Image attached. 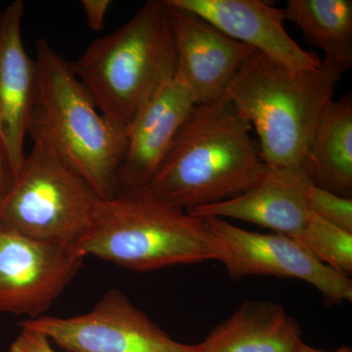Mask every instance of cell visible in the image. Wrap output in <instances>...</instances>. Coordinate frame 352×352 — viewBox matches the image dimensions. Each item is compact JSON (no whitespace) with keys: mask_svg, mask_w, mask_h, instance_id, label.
<instances>
[{"mask_svg":"<svg viewBox=\"0 0 352 352\" xmlns=\"http://www.w3.org/2000/svg\"><path fill=\"white\" fill-rule=\"evenodd\" d=\"M251 129L226 95L196 105L141 191L184 210L240 195L266 170Z\"/></svg>","mask_w":352,"mask_h":352,"instance_id":"cell-1","label":"cell"},{"mask_svg":"<svg viewBox=\"0 0 352 352\" xmlns=\"http://www.w3.org/2000/svg\"><path fill=\"white\" fill-rule=\"evenodd\" d=\"M38 85L28 136L62 157L101 200L119 193L126 129L99 111L73 63L48 41H36Z\"/></svg>","mask_w":352,"mask_h":352,"instance_id":"cell-2","label":"cell"},{"mask_svg":"<svg viewBox=\"0 0 352 352\" xmlns=\"http://www.w3.org/2000/svg\"><path fill=\"white\" fill-rule=\"evenodd\" d=\"M342 76L323 62L314 69H289L254 50L226 96L256 129L263 163L296 168L302 166Z\"/></svg>","mask_w":352,"mask_h":352,"instance_id":"cell-3","label":"cell"},{"mask_svg":"<svg viewBox=\"0 0 352 352\" xmlns=\"http://www.w3.org/2000/svg\"><path fill=\"white\" fill-rule=\"evenodd\" d=\"M73 68L99 111L127 131L175 76V41L166 0L146 2L129 22L90 44Z\"/></svg>","mask_w":352,"mask_h":352,"instance_id":"cell-4","label":"cell"},{"mask_svg":"<svg viewBox=\"0 0 352 352\" xmlns=\"http://www.w3.org/2000/svg\"><path fill=\"white\" fill-rule=\"evenodd\" d=\"M76 245L85 256L138 272L217 261L205 219L144 191L120 192L99 201Z\"/></svg>","mask_w":352,"mask_h":352,"instance_id":"cell-5","label":"cell"},{"mask_svg":"<svg viewBox=\"0 0 352 352\" xmlns=\"http://www.w3.org/2000/svg\"><path fill=\"white\" fill-rule=\"evenodd\" d=\"M100 201L62 157L34 143L0 199V226L34 239L76 245Z\"/></svg>","mask_w":352,"mask_h":352,"instance_id":"cell-6","label":"cell"},{"mask_svg":"<svg viewBox=\"0 0 352 352\" xmlns=\"http://www.w3.org/2000/svg\"><path fill=\"white\" fill-rule=\"evenodd\" d=\"M19 326L43 333L69 352H203L200 344L173 340L118 289L108 291L87 314L39 316Z\"/></svg>","mask_w":352,"mask_h":352,"instance_id":"cell-7","label":"cell"},{"mask_svg":"<svg viewBox=\"0 0 352 352\" xmlns=\"http://www.w3.org/2000/svg\"><path fill=\"white\" fill-rule=\"evenodd\" d=\"M217 261L229 276H275L302 280L320 292L325 302L352 300V282L347 275L314 258L295 240L279 233H256L219 217H206Z\"/></svg>","mask_w":352,"mask_h":352,"instance_id":"cell-8","label":"cell"},{"mask_svg":"<svg viewBox=\"0 0 352 352\" xmlns=\"http://www.w3.org/2000/svg\"><path fill=\"white\" fill-rule=\"evenodd\" d=\"M76 245L28 237L0 226V312L41 316L82 268Z\"/></svg>","mask_w":352,"mask_h":352,"instance_id":"cell-9","label":"cell"},{"mask_svg":"<svg viewBox=\"0 0 352 352\" xmlns=\"http://www.w3.org/2000/svg\"><path fill=\"white\" fill-rule=\"evenodd\" d=\"M168 6L175 41L176 76L195 105L221 98L254 48L226 36L191 11Z\"/></svg>","mask_w":352,"mask_h":352,"instance_id":"cell-10","label":"cell"},{"mask_svg":"<svg viewBox=\"0 0 352 352\" xmlns=\"http://www.w3.org/2000/svg\"><path fill=\"white\" fill-rule=\"evenodd\" d=\"M24 11V2L15 0L0 13V134L13 179L27 156L25 140L38 85L36 59L23 43Z\"/></svg>","mask_w":352,"mask_h":352,"instance_id":"cell-11","label":"cell"},{"mask_svg":"<svg viewBox=\"0 0 352 352\" xmlns=\"http://www.w3.org/2000/svg\"><path fill=\"white\" fill-rule=\"evenodd\" d=\"M200 16L219 31L292 69H314L322 61L303 50L284 27L283 9L261 0H166Z\"/></svg>","mask_w":352,"mask_h":352,"instance_id":"cell-12","label":"cell"},{"mask_svg":"<svg viewBox=\"0 0 352 352\" xmlns=\"http://www.w3.org/2000/svg\"><path fill=\"white\" fill-rule=\"evenodd\" d=\"M195 106L175 74L127 129L120 192L141 191L149 184Z\"/></svg>","mask_w":352,"mask_h":352,"instance_id":"cell-13","label":"cell"},{"mask_svg":"<svg viewBox=\"0 0 352 352\" xmlns=\"http://www.w3.org/2000/svg\"><path fill=\"white\" fill-rule=\"evenodd\" d=\"M312 184L302 166H267L258 182L228 200L186 210L194 217L244 220L274 233L292 236L307 223V189Z\"/></svg>","mask_w":352,"mask_h":352,"instance_id":"cell-14","label":"cell"},{"mask_svg":"<svg viewBox=\"0 0 352 352\" xmlns=\"http://www.w3.org/2000/svg\"><path fill=\"white\" fill-rule=\"evenodd\" d=\"M303 344L300 325L282 305L247 300L200 346L203 352H296Z\"/></svg>","mask_w":352,"mask_h":352,"instance_id":"cell-15","label":"cell"},{"mask_svg":"<svg viewBox=\"0 0 352 352\" xmlns=\"http://www.w3.org/2000/svg\"><path fill=\"white\" fill-rule=\"evenodd\" d=\"M302 166L312 184L351 199V94L329 104Z\"/></svg>","mask_w":352,"mask_h":352,"instance_id":"cell-16","label":"cell"},{"mask_svg":"<svg viewBox=\"0 0 352 352\" xmlns=\"http://www.w3.org/2000/svg\"><path fill=\"white\" fill-rule=\"evenodd\" d=\"M286 20L295 23L307 43L323 51V63L344 75L352 65L351 0H288Z\"/></svg>","mask_w":352,"mask_h":352,"instance_id":"cell-17","label":"cell"},{"mask_svg":"<svg viewBox=\"0 0 352 352\" xmlns=\"http://www.w3.org/2000/svg\"><path fill=\"white\" fill-rule=\"evenodd\" d=\"M314 258L347 275L352 271V233L329 223L310 212L307 223L289 236Z\"/></svg>","mask_w":352,"mask_h":352,"instance_id":"cell-18","label":"cell"},{"mask_svg":"<svg viewBox=\"0 0 352 352\" xmlns=\"http://www.w3.org/2000/svg\"><path fill=\"white\" fill-rule=\"evenodd\" d=\"M308 208L329 223L352 233V199L310 184L307 189Z\"/></svg>","mask_w":352,"mask_h":352,"instance_id":"cell-19","label":"cell"},{"mask_svg":"<svg viewBox=\"0 0 352 352\" xmlns=\"http://www.w3.org/2000/svg\"><path fill=\"white\" fill-rule=\"evenodd\" d=\"M13 340L8 352H57L51 346L50 340L43 333L22 327Z\"/></svg>","mask_w":352,"mask_h":352,"instance_id":"cell-20","label":"cell"},{"mask_svg":"<svg viewBox=\"0 0 352 352\" xmlns=\"http://www.w3.org/2000/svg\"><path fill=\"white\" fill-rule=\"evenodd\" d=\"M80 4L87 27L91 31L101 32L105 25L106 16L112 2L110 0H82Z\"/></svg>","mask_w":352,"mask_h":352,"instance_id":"cell-21","label":"cell"},{"mask_svg":"<svg viewBox=\"0 0 352 352\" xmlns=\"http://www.w3.org/2000/svg\"><path fill=\"white\" fill-rule=\"evenodd\" d=\"M13 176L10 164L4 147L3 140L0 134V199L4 196L12 182Z\"/></svg>","mask_w":352,"mask_h":352,"instance_id":"cell-22","label":"cell"},{"mask_svg":"<svg viewBox=\"0 0 352 352\" xmlns=\"http://www.w3.org/2000/svg\"><path fill=\"white\" fill-rule=\"evenodd\" d=\"M296 352H327L325 351H322V349H315V347H312L310 346H307V344H303L300 349H298Z\"/></svg>","mask_w":352,"mask_h":352,"instance_id":"cell-23","label":"cell"},{"mask_svg":"<svg viewBox=\"0 0 352 352\" xmlns=\"http://www.w3.org/2000/svg\"><path fill=\"white\" fill-rule=\"evenodd\" d=\"M335 352H352L351 347L349 346H342L340 349H338Z\"/></svg>","mask_w":352,"mask_h":352,"instance_id":"cell-24","label":"cell"}]
</instances>
